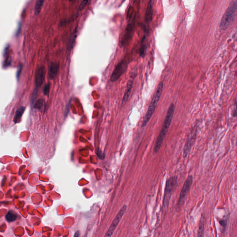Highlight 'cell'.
<instances>
[{
  "label": "cell",
  "instance_id": "1",
  "mask_svg": "<svg viewBox=\"0 0 237 237\" xmlns=\"http://www.w3.org/2000/svg\"><path fill=\"white\" fill-rule=\"evenodd\" d=\"M174 111H175V105L174 103H172L170 104L169 108L162 129L157 137V140L155 145L154 149V153H157L158 152L165 138L166 135L169 129L172 122Z\"/></svg>",
  "mask_w": 237,
  "mask_h": 237
},
{
  "label": "cell",
  "instance_id": "2",
  "mask_svg": "<svg viewBox=\"0 0 237 237\" xmlns=\"http://www.w3.org/2000/svg\"><path fill=\"white\" fill-rule=\"evenodd\" d=\"M163 88H164V82L162 81L160 82L157 86V88L154 94L151 103L146 112V114L143 120L142 127H145L148 124L153 114L154 113L156 108L157 107V103L159 102L162 95Z\"/></svg>",
  "mask_w": 237,
  "mask_h": 237
},
{
  "label": "cell",
  "instance_id": "3",
  "mask_svg": "<svg viewBox=\"0 0 237 237\" xmlns=\"http://www.w3.org/2000/svg\"><path fill=\"white\" fill-rule=\"evenodd\" d=\"M237 11V0H232L220 22L219 27L221 30L227 29L230 25Z\"/></svg>",
  "mask_w": 237,
  "mask_h": 237
},
{
  "label": "cell",
  "instance_id": "4",
  "mask_svg": "<svg viewBox=\"0 0 237 237\" xmlns=\"http://www.w3.org/2000/svg\"><path fill=\"white\" fill-rule=\"evenodd\" d=\"M177 184V179L176 178H170L168 180L166 183L165 189V196L163 201V206L164 208H167L169 206L171 195L175 190Z\"/></svg>",
  "mask_w": 237,
  "mask_h": 237
},
{
  "label": "cell",
  "instance_id": "5",
  "mask_svg": "<svg viewBox=\"0 0 237 237\" xmlns=\"http://www.w3.org/2000/svg\"><path fill=\"white\" fill-rule=\"evenodd\" d=\"M128 66V62L125 59L122 60L120 62L112 72L111 76V81L115 82L119 79L121 76L126 72Z\"/></svg>",
  "mask_w": 237,
  "mask_h": 237
},
{
  "label": "cell",
  "instance_id": "6",
  "mask_svg": "<svg viewBox=\"0 0 237 237\" xmlns=\"http://www.w3.org/2000/svg\"><path fill=\"white\" fill-rule=\"evenodd\" d=\"M127 206L126 205H124L121 207V209L119 211L117 215L116 216L115 218H114V220H113L112 223L108 230V231L106 235H105V237H111L112 236L113 232H114L116 227L118 226V224H119L120 222L122 219L123 215L125 214L126 210H127Z\"/></svg>",
  "mask_w": 237,
  "mask_h": 237
},
{
  "label": "cell",
  "instance_id": "7",
  "mask_svg": "<svg viewBox=\"0 0 237 237\" xmlns=\"http://www.w3.org/2000/svg\"><path fill=\"white\" fill-rule=\"evenodd\" d=\"M193 183V177L192 176H190L188 177L187 179L185 181L183 187L181 191L180 194L178 204L181 205L184 202V199L186 198L187 194L190 192L191 187Z\"/></svg>",
  "mask_w": 237,
  "mask_h": 237
},
{
  "label": "cell",
  "instance_id": "8",
  "mask_svg": "<svg viewBox=\"0 0 237 237\" xmlns=\"http://www.w3.org/2000/svg\"><path fill=\"white\" fill-rule=\"evenodd\" d=\"M45 75H46V69L44 66H40L37 69L35 76L37 87H39L41 86L44 83Z\"/></svg>",
  "mask_w": 237,
  "mask_h": 237
},
{
  "label": "cell",
  "instance_id": "9",
  "mask_svg": "<svg viewBox=\"0 0 237 237\" xmlns=\"http://www.w3.org/2000/svg\"><path fill=\"white\" fill-rule=\"evenodd\" d=\"M133 83H134V79L133 78H131L128 81L125 93H124V97L122 100V104H126L128 102L133 87Z\"/></svg>",
  "mask_w": 237,
  "mask_h": 237
},
{
  "label": "cell",
  "instance_id": "10",
  "mask_svg": "<svg viewBox=\"0 0 237 237\" xmlns=\"http://www.w3.org/2000/svg\"><path fill=\"white\" fill-rule=\"evenodd\" d=\"M195 138V134L193 133L190 136L189 139L187 141L185 146H184V150H183V157H186L188 156L191 149L193 145L194 142Z\"/></svg>",
  "mask_w": 237,
  "mask_h": 237
},
{
  "label": "cell",
  "instance_id": "11",
  "mask_svg": "<svg viewBox=\"0 0 237 237\" xmlns=\"http://www.w3.org/2000/svg\"><path fill=\"white\" fill-rule=\"evenodd\" d=\"M154 0H150L147 5L145 14V20L147 22H150L153 19Z\"/></svg>",
  "mask_w": 237,
  "mask_h": 237
},
{
  "label": "cell",
  "instance_id": "12",
  "mask_svg": "<svg viewBox=\"0 0 237 237\" xmlns=\"http://www.w3.org/2000/svg\"><path fill=\"white\" fill-rule=\"evenodd\" d=\"M59 63L56 62H52L50 65L49 70L48 76L50 79H54L59 72Z\"/></svg>",
  "mask_w": 237,
  "mask_h": 237
},
{
  "label": "cell",
  "instance_id": "13",
  "mask_svg": "<svg viewBox=\"0 0 237 237\" xmlns=\"http://www.w3.org/2000/svg\"><path fill=\"white\" fill-rule=\"evenodd\" d=\"M77 35V27L75 28L73 32L71 35L70 39L68 41V45H67V49L69 50H71L73 47L74 45L76 39V37Z\"/></svg>",
  "mask_w": 237,
  "mask_h": 237
},
{
  "label": "cell",
  "instance_id": "14",
  "mask_svg": "<svg viewBox=\"0 0 237 237\" xmlns=\"http://www.w3.org/2000/svg\"><path fill=\"white\" fill-rule=\"evenodd\" d=\"M25 110V108L23 106H21L17 110L14 119V123H18L20 121Z\"/></svg>",
  "mask_w": 237,
  "mask_h": 237
},
{
  "label": "cell",
  "instance_id": "15",
  "mask_svg": "<svg viewBox=\"0 0 237 237\" xmlns=\"http://www.w3.org/2000/svg\"><path fill=\"white\" fill-rule=\"evenodd\" d=\"M45 0H36L35 6V14L38 15L41 11Z\"/></svg>",
  "mask_w": 237,
  "mask_h": 237
},
{
  "label": "cell",
  "instance_id": "16",
  "mask_svg": "<svg viewBox=\"0 0 237 237\" xmlns=\"http://www.w3.org/2000/svg\"><path fill=\"white\" fill-rule=\"evenodd\" d=\"M204 228V218L202 216L200 220L199 229L198 231V236L202 237L203 236Z\"/></svg>",
  "mask_w": 237,
  "mask_h": 237
},
{
  "label": "cell",
  "instance_id": "17",
  "mask_svg": "<svg viewBox=\"0 0 237 237\" xmlns=\"http://www.w3.org/2000/svg\"><path fill=\"white\" fill-rule=\"evenodd\" d=\"M5 218L6 220L9 222H13L14 220H16L17 219V216L12 212H9L6 215Z\"/></svg>",
  "mask_w": 237,
  "mask_h": 237
},
{
  "label": "cell",
  "instance_id": "18",
  "mask_svg": "<svg viewBox=\"0 0 237 237\" xmlns=\"http://www.w3.org/2000/svg\"><path fill=\"white\" fill-rule=\"evenodd\" d=\"M44 104V100L42 99L38 100L34 105V108L37 109H41Z\"/></svg>",
  "mask_w": 237,
  "mask_h": 237
},
{
  "label": "cell",
  "instance_id": "19",
  "mask_svg": "<svg viewBox=\"0 0 237 237\" xmlns=\"http://www.w3.org/2000/svg\"><path fill=\"white\" fill-rule=\"evenodd\" d=\"M50 89V84L49 83H47V84H45L44 87V88H43V93H44V95L47 96L49 93Z\"/></svg>",
  "mask_w": 237,
  "mask_h": 237
},
{
  "label": "cell",
  "instance_id": "20",
  "mask_svg": "<svg viewBox=\"0 0 237 237\" xmlns=\"http://www.w3.org/2000/svg\"><path fill=\"white\" fill-rule=\"evenodd\" d=\"M145 39H143V41L142 42L141 47V49H140V53L141 55H143L145 54V44L144 42Z\"/></svg>",
  "mask_w": 237,
  "mask_h": 237
},
{
  "label": "cell",
  "instance_id": "21",
  "mask_svg": "<svg viewBox=\"0 0 237 237\" xmlns=\"http://www.w3.org/2000/svg\"><path fill=\"white\" fill-rule=\"evenodd\" d=\"M89 0H83V1L81 2L80 6H79V9L80 10H83L85 7L86 5L87 4Z\"/></svg>",
  "mask_w": 237,
  "mask_h": 237
},
{
  "label": "cell",
  "instance_id": "22",
  "mask_svg": "<svg viewBox=\"0 0 237 237\" xmlns=\"http://www.w3.org/2000/svg\"><path fill=\"white\" fill-rule=\"evenodd\" d=\"M22 64L19 66V68H18V71L17 72V74H16V77L17 79L19 80L20 78V75H21V73H22Z\"/></svg>",
  "mask_w": 237,
  "mask_h": 237
},
{
  "label": "cell",
  "instance_id": "23",
  "mask_svg": "<svg viewBox=\"0 0 237 237\" xmlns=\"http://www.w3.org/2000/svg\"><path fill=\"white\" fill-rule=\"evenodd\" d=\"M37 90L35 89V91H34V92H33V97H32V101H35V99L36 97L37 94Z\"/></svg>",
  "mask_w": 237,
  "mask_h": 237
},
{
  "label": "cell",
  "instance_id": "24",
  "mask_svg": "<svg viewBox=\"0 0 237 237\" xmlns=\"http://www.w3.org/2000/svg\"></svg>",
  "mask_w": 237,
  "mask_h": 237
}]
</instances>
